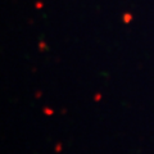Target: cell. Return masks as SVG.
<instances>
[{
	"label": "cell",
	"instance_id": "obj_1",
	"mask_svg": "<svg viewBox=\"0 0 154 154\" xmlns=\"http://www.w3.org/2000/svg\"><path fill=\"white\" fill-rule=\"evenodd\" d=\"M132 19V17H131V14H125V22L126 23H128Z\"/></svg>",
	"mask_w": 154,
	"mask_h": 154
},
{
	"label": "cell",
	"instance_id": "obj_2",
	"mask_svg": "<svg viewBox=\"0 0 154 154\" xmlns=\"http://www.w3.org/2000/svg\"><path fill=\"white\" fill-rule=\"evenodd\" d=\"M44 112H45V113H48V114H51V111H50V109H45V111H44Z\"/></svg>",
	"mask_w": 154,
	"mask_h": 154
}]
</instances>
